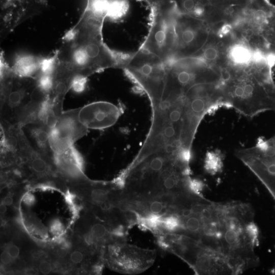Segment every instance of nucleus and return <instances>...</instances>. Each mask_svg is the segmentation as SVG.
<instances>
[{"mask_svg":"<svg viewBox=\"0 0 275 275\" xmlns=\"http://www.w3.org/2000/svg\"><path fill=\"white\" fill-rule=\"evenodd\" d=\"M106 18L86 6L76 24L64 36L54 52L78 75L87 77L109 68H120L126 53L110 49L103 42L102 26Z\"/></svg>","mask_w":275,"mask_h":275,"instance_id":"f257e3e1","label":"nucleus"},{"mask_svg":"<svg viewBox=\"0 0 275 275\" xmlns=\"http://www.w3.org/2000/svg\"><path fill=\"white\" fill-rule=\"evenodd\" d=\"M215 206L222 231V253L234 274L241 273L258 261L246 230L253 220L252 208L240 202L215 203Z\"/></svg>","mask_w":275,"mask_h":275,"instance_id":"f03ea898","label":"nucleus"},{"mask_svg":"<svg viewBox=\"0 0 275 275\" xmlns=\"http://www.w3.org/2000/svg\"><path fill=\"white\" fill-rule=\"evenodd\" d=\"M120 68L146 93L150 101L160 97L167 74V64L161 59L139 48L134 53L126 54Z\"/></svg>","mask_w":275,"mask_h":275,"instance_id":"7ed1b4c3","label":"nucleus"},{"mask_svg":"<svg viewBox=\"0 0 275 275\" xmlns=\"http://www.w3.org/2000/svg\"><path fill=\"white\" fill-rule=\"evenodd\" d=\"M37 86L36 79L16 75L1 54V117L2 123L17 125L23 108Z\"/></svg>","mask_w":275,"mask_h":275,"instance_id":"20e7f679","label":"nucleus"},{"mask_svg":"<svg viewBox=\"0 0 275 275\" xmlns=\"http://www.w3.org/2000/svg\"><path fill=\"white\" fill-rule=\"evenodd\" d=\"M175 6L154 5L148 35L140 48L152 53L166 64L172 59L176 40Z\"/></svg>","mask_w":275,"mask_h":275,"instance_id":"39448f33","label":"nucleus"},{"mask_svg":"<svg viewBox=\"0 0 275 275\" xmlns=\"http://www.w3.org/2000/svg\"><path fill=\"white\" fill-rule=\"evenodd\" d=\"M235 155L259 179L275 199V134L258 139L251 147L236 150Z\"/></svg>","mask_w":275,"mask_h":275,"instance_id":"423d86ee","label":"nucleus"},{"mask_svg":"<svg viewBox=\"0 0 275 275\" xmlns=\"http://www.w3.org/2000/svg\"><path fill=\"white\" fill-rule=\"evenodd\" d=\"M106 260L113 269L125 274L141 273L150 267L155 261V250L131 245L126 241H114L106 248Z\"/></svg>","mask_w":275,"mask_h":275,"instance_id":"0eeeda50","label":"nucleus"},{"mask_svg":"<svg viewBox=\"0 0 275 275\" xmlns=\"http://www.w3.org/2000/svg\"><path fill=\"white\" fill-rule=\"evenodd\" d=\"M175 48L170 62L193 56L203 41V29L199 18L178 11L175 20Z\"/></svg>","mask_w":275,"mask_h":275,"instance_id":"6e6552de","label":"nucleus"},{"mask_svg":"<svg viewBox=\"0 0 275 275\" xmlns=\"http://www.w3.org/2000/svg\"><path fill=\"white\" fill-rule=\"evenodd\" d=\"M79 108L63 112L50 130V143L53 153L62 151L84 136L88 128L79 121Z\"/></svg>","mask_w":275,"mask_h":275,"instance_id":"1a4fd4ad","label":"nucleus"},{"mask_svg":"<svg viewBox=\"0 0 275 275\" xmlns=\"http://www.w3.org/2000/svg\"><path fill=\"white\" fill-rule=\"evenodd\" d=\"M121 109L110 102H94L79 108L78 118L88 129H104L117 122Z\"/></svg>","mask_w":275,"mask_h":275,"instance_id":"9d476101","label":"nucleus"},{"mask_svg":"<svg viewBox=\"0 0 275 275\" xmlns=\"http://www.w3.org/2000/svg\"><path fill=\"white\" fill-rule=\"evenodd\" d=\"M41 10L35 0H16L1 8V38L3 39L17 25Z\"/></svg>","mask_w":275,"mask_h":275,"instance_id":"9b49d317","label":"nucleus"},{"mask_svg":"<svg viewBox=\"0 0 275 275\" xmlns=\"http://www.w3.org/2000/svg\"><path fill=\"white\" fill-rule=\"evenodd\" d=\"M56 58L53 83L48 95V99L54 112L60 116L63 112V104L65 95L71 89L73 80L78 75L68 65L59 61L57 56Z\"/></svg>","mask_w":275,"mask_h":275,"instance_id":"f8f14e48","label":"nucleus"},{"mask_svg":"<svg viewBox=\"0 0 275 275\" xmlns=\"http://www.w3.org/2000/svg\"><path fill=\"white\" fill-rule=\"evenodd\" d=\"M53 160L61 175L74 179L86 177L83 157L74 145L53 153Z\"/></svg>","mask_w":275,"mask_h":275,"instance_id":"ddd939ff","label":"nucleus"},{"mask_svg":"<svg viewBox=\"0 0 275 275\" xmlns=\"http://www.w3.org/2000/svg\"><path fill=\"white\" fill-rule=\"evenodd\" d=\"M23 129L32 146L43 155L53 159V152L50 143V129L40 122L28 124Z\"/></svg>","mask_w":275,"mask_h":275,"instance_id":"4468645a","label":"nucleus"},{"mask_svg":"<svg viewBox=\"0 0 275 275\" xmlns=\"http://www.w3.org/2000/svg\"><path fill=\"white\" fill-rule=\"evenodd\" d=\"M45 58L29 53L18 54L11 67L18 76L36 79L40 73Z\"/></svg>","mask_w":275,"mask_h":275,"instance_id":"2eb2a0df","label":"nucleus"},{"mask_svg":"<svg viewBox=\"0 0 275 275\" xmlns=\"http://www.w3.org/2000/svg\"><path fill=\"white\" fill-rule=\"evenodd\" d=\"M253 51L243 44H236L229 51V56L232 61L239 65L248 64L252 60Z\"/></svg>","mask_w":275,"mask_h":275,"instance_id":"dca6fc26","label":"nucleus"},{"mask_svg":"<svg viewBox=\"0 0 275 275\" xmlns=\"http://www.w3.org/2000/svg\"><path fill=\"white\" fill-rule=\"evenodd\" d=\"M223 158L221 153L217 151H209L206 155L204 168L207 173L215 175L222 171Z\"/></svg>","mask_w":275,"mask_h":275,"instance_id":"f3484780","label":"nucleus"},{"mask_svg":"<svg viewBox=\"0 0 275 275\" xmlns=\"http://www.w3.org/2000/svg\"><path fill=\"white\" fill-rule=\"evenodd\" d=\"M128 9L127 0H109L106 17L113 20H120L125 16Z\"/></svg>","mask_w":275,"mask_h":275,"instance_id":"a211bd4d","label":"nucleus"},{"mask_svg":"<svg viewBox=\"0 0 275 275\" xmlns=\"http://www.w3.org/2000/svg\"><path fill=\"white\" fill-rule=\"evenodd\" d=\"M181 228L182 220L178 215L169 214L163 216L161 224V231L179 233Z\"/></svg>","mask_w":275,"mask_h":275,"instance_id":"6ab92c4d","label":"nucleus"},{"mask_svg":"<svg viewBox=\"0 0 275 275\" xmlns=\"http://www.w3.org/2000/svg\"><path fill=\"white\" fill-rule=\"evenodd\" d=\"M205 184L201 180L190 177L187 183V187L189 191L194 195L200 197H204L202 192L205 188Z\"/></svg>","mask_w":275,"mask_h":275,"instance_id":"aec40b11","label":"nucleus"},{"mask_svg":"<svg viewBox=\"0 0 275 275\" xmlns=\"http://www.w3.org/2000/svg\"><path fill=\"white\" fill-rule=\"evenodd\" d=\"M218 56V50L214 47L209 46L205 48L200 55H195L207 61H213L217 59Z\"/></svg>","mask_w":275,"mask_h":275,"instance_id":"412c9836","label":"nucleus"},{"mask_svg":"<svg viewBox=\"0 0 275 275\" xmlns=\"http://www.w3.org/2000/svg\"><path fill=\"white\" fill-rule=\"evenodd\" d=\"M87 82V77L76 75L74 78L71 89L76 93H81L85 89Z\"/></svg>","mask_w":275,"mask_h":275,"instance_id":"4be33fe9","label":"nucleus"},{"mask_svg":"<svg viewBox=\"0 0 275 275\" xmlns=\"http://www.w3.org/2000/svg\"><path fill=\"white\" fill-rule=\"evenodd\" d=\"M50 230L52 234L59 236L64 232V226L59 219L52 221L50 225Z\"/></svg>","mask_w":275,"mask_h":275,"instance_id":"5701e85b","label":"nucleus"},{"mask_svg":"<svg viewBox=\"0 0 275 275\" xmlns=\"http://www.w3.org/2000/svg\"><path fill=\"white\" fill-rule=\"evenodd\" d=\"M53 269L51 263L45 259L41 260L39 264V270L43 274H48Z\"/></svg>","mask_w":275,"mask_h":275,"instance_id":"b1692460","label":"nucleus"},{"mask_svg":"<svg viewBox=\"0 0 275 275\" xmlns=\"http://www.w3.org/2000/svg\"><path fill=\"white\" fill-rule=\"evenodd\" d=\"M5 249L7 251L14 260L18 257L20 251L16 245L12 243L7 244Z\"/></svg>","mask_w":275,"mask_h":275,"instance_id":"393cba45","label":"nucleus"},{"mask_svg":"<svg viewBox=\"0 0 275 275\" xmlns=\"http://www.w3.org/2000/svg\"><path fill=\"white\" fill-rule=\"evenodd\" d=\"M84 258L83 253L79 251H74L70 255V260L74 264H78L82 262Z\"/></svg>","mask_w":275,"mask_h":275,"instance_id":"a878e982","label":"nucleus"},{"mask_svg":"<svg viewBox=\"0 0 275 275\" xmlns=\"http://www.w3.org/2000/svg\"><path fill=\"white\" fill-rule=\"evenodd\" d=\"M14 259L5 249L1 255V261L3 265H8L11 263Z\"/></svg>","mask_w":275,"mask_h":275,"instance_id":"bb28decb","label":"nucleus"},{"mask_svg":"<svg viewBox=\"0 0 275 275\" xmlns=\"http://www.w3.org/2000/svg\"><path fill=\"white\" fill-rule=\"evenodd\" d=\"M22 200L25 205L31 206L35 203V198L33 194L27 193L23 196Z\"/></svg>","mask_w":275,"mask_h":275,"instance_id":"cd10ccee","label":"nucleus"},{"mask_svg":"<svg viewBox=\"0 0 275 275\" xmlns=\"http://www.w3.org/2000/svg\"><path fill=\"white\" fill-rule=\"evenodd\" d=\"M32 258L35 260H43L47 256L46 253L42 250H34L32 253Z\"/></svg>","mask_w":275,"mask_h":275,"instance_id":"c85d7f7f","label":"nucleus"},{"mask_svg":"<svg viewBox=\"0 0 275 275\" xmlns=\"http://www.w3.org/2000/svg\"><path fill=\"white\" fill-rule=\"evenodd\" d=\"M55 254L57 257L61 259L64 258L68 254L67 249L64 247L58 248L56 250Z\"/></svg>","mask_w":275,"mask_h":275,"instance_id":"c756f323","label":"nucleus"},{"mask_svg":"<svg viewBox=\"0 0 275 275\" xmlns=\"http://www.w3.org/2000/svg\"><path fill=\"white\" fill-rule=\"evenodd\" d=\"M13 202V198L11 196H8L5 197L2 203L6 206H10L12 204Z\"/></svg>","mask_w":275,"mask_h":275,"instance_id":"7c9ffc66","label":"nucleus"},{"mask_svg":"<svg viewBox=\"0 0 275 275\" xmlns=\"http://www.w3.org/2000/svg\"><path fill=\"white\" fill-rule=\"evenodd\" d=\"M16 0H1V8H3Z\"/></svg>","mask_w":275,"mask_h":275,"instance_id":"2f4dec72","label":"nucleus"},{"mask_svg":"<svg viewBox=\"0 0 275 275\" xmlns=\"http://www.w3.org/2000/svg\"><path fill=\"white\" fill-rule=\"evenodd\" d=\"M230 26L227 25H225L221 30V32L222 33V34H227V33H228V32L229 31V30H230Z\"/></svg>","mask_w":275,"mask_h":275,"instance_id":"473e14b6","label":"nucleus"},{"mask_svg":"<svg viewBox=\"0 0 275 275\" xmlns=\"http://www.w3.org/2000/svg\"><path fill=\"white\" fill-rule=\"evenodd\" d=\"M1 213L4 214L7 211V206L3 203L1 204Z\"/></svg>","mask_w":275,"mask_h":275,"instance_id":"72a5a7b5","label":"nucleus"},{"mask_svg":"<svg viewBox=\"0 0 275 275\" xmlns=\"http://www.w3.org/2000/svg\"><path fill=\"white\" fill-rule=\"evenodd\" d=\"M40 1V2L45 4H47V0H39Z\"/></svg>","mask_w":275,"mask_h":275,"instance_id":"f704fd0d","label":"nucleus"},{"mask_svg":"<svg viewBox=\"0 0 275 275\" xmlns=\"http://www.w3.org/2000/svg\"><path fill=\"white\" fill-rule=\"evenodd\" d=\"M181 155H183V154H181ZM178 156H179V155H178ZM134 159L135 161H140L136 160L134 158ZM140 161H141V160H140Z\"/></svg>","mask_w":275,"mask_h":275,"instance_id":"c9c22d12","label":"nucleus"}]
</instances>
